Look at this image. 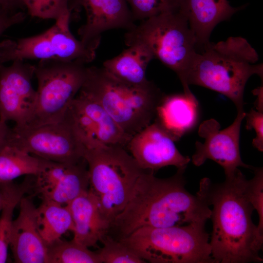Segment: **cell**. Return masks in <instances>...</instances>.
I'll return each mask as SVG.
<instances>
[{"label": "cell", "mask_w": 263, "mask_h": 263, "mask_svg": "<svg viewBox=\"0 0 263 263\" xmlns=\"http://www.w3.org/2000/svg\"><path fill=\"white\" fill-rule=\"evenodd\" d=\"M87 64L81 60H39L35 65L36 106L24 126L35 127L61 120L85 80Z\"/></svg>", "instance_id": "obj_8"}, {"label": "cell", "mask_w": 263, "mask_h": 263, "mask_svg": "<svg viewBox=\"0 0 263 263\" xmlns=\"http://www.w3.org/2000/svg\"><path fill=\"white\" fill-rule=\"evenodd\" d=\"M16 0L20 4H22V5H23L25 7V5L24 4V3H23L22 0Z\"/></svg>", "instance_id": "obj_36"}, {"label": "cell", "mask_w": 263, "mask_h": 263, "mask_svg": "<svg viewBox=\"0 0 263 263\" xmlns=\"http://www.w3.org/2000/svg\"><path fill=\"white\" fill-rule=\"evenodd\" d=\"M35 65L16 60L0 66V120L25 125L36 104L37 91L32 84Z\"/></svg>", "instance_id": "obj_12"}, {"label": "cell", "mask_w": 263, "mask_h": 263, "mask_svg": "<svg viewBox=\"0 0 263 263\" xmlns=\"http://www.w3.org/2000/svg\"><path fill=\"white\" fill-rule=\"evenodd\" d=\"M186 169H178L167 178L143 171L125 207L111 224L110 229L120 236L118 240L143 227L178 226L210 219V207L186 190Z\"/></svg>", "instance_id": "obj_2"}, {"label": "cell", "mask_w": 263, "mask_h": 263, "mask_svg": "<svg viewBox=\"0 0 263 263\" xmlns=\"http://www.w3.org/2000/svg\"><path fill=\"white\" fill-rule=\"evenodd\" d=\"M37 222L39 234L46 246L59 240L68 231H73L74 224L68 206L42 200L37 207Z\"/></svg>", "instance_id": "obj_22"}, {"label": "cell", "mask_w": 263, "mask_h": 263, "mask_svg": "<svg viewBox=\"0 0 263 263\" xmlns=\"http://www.w3.org/2000/svg\"><path fill=\"white\" fill-rule=\"evenodd\" d=\"M258 60L257 52L243 37L209 41L198 49L187 83L220 93L233 102L237 111H243L247 80L254 75L263 79V65Z\"/></svg>", "instance_id": "obj_3"}, {"label": "cell", "mask_w": 263, "mask_h": 263, "mask_svg": "<svg viewBox=\"0 0 263 263\" xmlns=\"http://www.w3.org/2000/svg\"><path fill=\"white\" fill-rule=\"evenodd\" d=\"M101 242L103 247L97 251L101 263H146L118 240L106 235Z\"/></svg>", "instance_id": "obj_27"}, {"label": "cell", "mask_w": 263, "mask_h": 263, "mask_svg": "<svg viewBox=\"0 0 263 263\" xmlns=\"http://www.w3.org/2000/svg\"><path fill=\"white\" fill-rule=\"evenodd\" d=\"M127 46H145L154 58L173 71L183 87L191 93L187 77L196 54L197 42L188 20L179 8L142 21L125 35Z\"/></svg>", "instance_id": "obj_5"}, {"label": "cell", "mask_w": 263, "mask_h": 263, "mask_svg": "<svg viewBox=\"0 0 263 263\" xmlns=\"http://www.w3.org/2000/svg\"><path fill=\"white\" fill-rule=\"evenodd\" d=\"M27 182L18 187L13 182L0 183L3 203L0 216V263L7 259L15 208L27 190Z\"/></svg>", "instance_id": "obj_24"}, {"label": "cell", "mask_w": 263, "mask_h": 263, "mask_svg": "<svg viewBox=\"0 0 263 263\" xmlns=\"http://www.w3.org/2000/svg\"><path fill=\"white\" fill-rule=\"evenodd\" d=\"M119 55L104 61L103 68L110 74L125 83L144 86L150 83L146 71L150 62L154 59L143 45L133 43Z\"/></svg>", "instance_id": "obj_21"}, {"label": "cell", "mask_w": 263, "mask_h": 263, "mask_svg": "<svg viewBox=\"0 0 263 263\" xmlns=\"http://www.w3.org/2000/svg\"><path fill=\"white\" fill-rule=\"evenodd\" d=\"M245 114L244 110L237 111L233 123L222 130L215 119L202 122L198 134L205 141L196 142L195 152L191 158L192 163L199 167L206 160H212L223 168L225 177L232 176L239 167L252 170L253 167L242 161L240 152L241 126Z\"/></svg>", "instance_id": "obj_11"}, {"label": "cell", "mask_w": 263, "mask_h": 263, "mask_svg": "<svg viewBox=\"0 0 263 263\" xmlns=\"http://www.w3.org/2000/svg\"><path fill=\"white\" fill-rule=\"evenodd\" d=\"M132 18L143 21L179 8L181 0H126Z\"/></svg>", "instance_id": "obj_28"}, {"label": "cell", "mask_w": 263, "mask_h": 263, "mask_svg": "<svg viewBox=\"0 0 263 263\" xmlns=\"http://www.w3.org/2000/svg\"><path fill=\"white\" fill-rule=\"evenodd\" d=\"M175 141L155 121L133 135L127 147L143 170L154 172L169 166L187 168L191 159L182 155Z\"/></svg>", "instance_id": "obj_15"}, {"label": "cell", "mask_w": 263, "mask_h": 263, "mask_svg": "<svg viewBox=\"0 0 263 263\" xmlns=\"http://www.w3.org/2000/svg\"><path fill=\"white\" fill-rule=\"evenodd\" d=\"M199 118V103L193 94L164 95L158 103L154 120L175 141L191 130Z\"/></svg>", "instance_id": "obj_19"}, {"label": "cell", "mask_w": 263, "mask_h": 263, "mask_svg": "<svg viewBox=\"0 0 263 263\" xmlns=\"http://www.w3.org/2000/svg\"><path fill=\"white\" fill-rule=\"evenodd\" d=\"M25 7L15 0H0V16L12 14Z\"/></svg>", "instance_id": "obj_32"}, {"label": "cell", "mask_w": 263, "mask_h": 263, "mask_svg": "<svg viewBox=\"0 0 263 263\" xmlns=\"http://www.w3.org/2000/svg\"><path fill=\"white\" fill-rule=\"evenodd\" d=\"M254 177L247 180L246 192L247 197L259 217L258 229L263 235V168L253 167Z\"/></svg>", "instance_id": "obj_29"}, {"label": "cell", "mask_w": 263, "mask_h": 263, "mask_svg": "<svg viewBox=\"0 0 263 263\" xmlns=\"http://www.w3.org/2000/svg\"><path fill=\"white\" fill-rule=\"evenodd\" d=\"M70 20H58L43 33L0 42V65L16 60H81L87 64L96 50L77 39L71 33Z\"/></svg>", "instance_id": "obj_9"}, {"label": "cell", "mask_w": 263, "mask_h": 263, "mask_svg": "<svg viewBox=\"0 0 263 263\" xmlns=\"http://www.w3.org/2000/svg\"><path fill=\"white\" fill-rule=\"evenodd\" d=\"M48 161L8 144L0 152V183L23 175H36Z\"/></svg>", "instance_id": "obj_23"}, {"label": "cell", "mask_w": 263, "mask_h": 263, "mask_svg": "<svg viewBox=\"0 0 263 263\" xmlns=\"http://www.w3.org/2000/svg\"><path fill=\"white\" fill-rule=\"evenodd\" d=\"M47 263H101L97 251L72 239L59 240L47 246Z\"/></svg>", "instance_id": "obj_25"}, {"label": "cell", "mask_w": 263, "mask_h": 263, "mask_svg": "<svg viewBox=\"0 0 263 263\" xmlns=\"http://www.w3.org/2000/svg\"><path fill=\"white\" fill-rule=\"evenodd\" d=\"M254 94L257 95L255 106L257 111L263 112V87H261L253 91Z\"/></svg>", "instance_id": "obj_34"}, {"label": "cell", "mask_w": 263, "mask_h": 263, "mask_svg": "<svg viewBox=\"0 0 263 263\" xmlns=\"http://www.w3.org/2000/svg\"><path fill=\"white\" fill-rule=\"evenodd\" d=\"M67 206L74 224L73 239L89 248L97 247L111 224L103 215L96 195L89 188Z\"/></svg>", "instance_id": "obj_18"}, {"label": "cell", "mask_w": 263, "mask_h": 263, "mask_svg": "<svg viewBox=\"0 0 263 263\" xmlns=\"http://www.w3.org/2000/svg\"><path fill=\"white\" fill-rule=\"evenodd\" d=\"M90 188L97 196L102 213L111 224L125 207L144 170L125 148L101 145L86 149Z\"/></svg>", "instance_id": "obj_6"}, {"label": "cell", "mask_w": 263, "mask_h": 263, "mask_svg": "<svg viewBox=\"0 0 263 263\" xmlns=\"http://www.w3.org/2000/svg\"><path fill=\"white\" fill-rule=\"evenodd\" d=\"M3 203V193H2L1 189L0 187V213L2 207Z\"/></svg>", "instance_id": "obj_35"}, {"label": "cell", "mask_w": 263, "mask_h": 263, "mask_svg": "<svg viewBox=\"0 0 263 263\" xmlns=\"http://www.w3.org/2000/svg\"><path fill=\"white\" fill-rule=\"evenodd\" d=\"M29 15L56 21L70 19L69 0H22Z\"/></svg>", "instance_id": "obj_26"}, {"label": "cell", "mask_w": 263, "mask_h": 263, "mask_svg": "<svg viewBox=\"0 0 263 263\" xmlns=\"http://www.w3.org/2000/svg\"><path fill=\"white\" fill-rule=\"evenodd\" d=\"M246 129H253L256 132V137L253 139V146L259 151H263V112L251 109L246 113Z\"/></svg>", "instance_id": "obj_30"}, {"label": "cell", "mask_w": 263, "mask_h": 263, "mask_svg": "<svg viewBox=\"0 0 263 263\" xmlns=\"http://www.w3.org/2000/svg\"></svg>", "instance_id": "obj_37"}, {"label": "cell", "mask_w": 263, "mask_h": 263, "mask_svg": "<svg viewBox=\"0 0 263 263\" xmlns=\"http://www.w3.org/2000/svg\"><path fill=\"white\" fill-rule=\"evenodd\" d=\"M247 179L238 169L222 183L202 178L197 195L212 206L209 239L214 263H261L263 235L252 220L254 210L246 192Z\"/></svg>", "instance_id": "obj_1"}, {"label": "cell", "mask_w": 263, "mask_h": 263, "mask_svg": "<svg viewBox=\"0 0 263 263\" xmlns=\"http://www.w3.org/2000/svg\"><path fill=\"white\" fill-rule=\"evenodd\" d=\"M241 8L232 7L227 0H181L179 6L195 36L198 49L210 41V35L218 23L229 19Z\"/></svg>", "instance_id": "obj_20"}, {"label": "cell", "mask_w": 263, "mask_h": 263, "mask_svg": "<svg viewBox=\"0 0 263 263\" xmlns=\"http://www.w3.org/2000/svg\"><path fill=\"white\" fill-rule=\"evenodd\" d=\"M8 144L42 159L59 163L78 162L84 159L86 150L67 112L56 122L35 127L14 126Z\"/></svg>", "instance_id": "obj_10"}, {"label": "cell", "mask_w": 263, "mask_h": 263, "mask_svg": "<svg viewBox=\"0 0 263 263\" xmlns=\"http://www.w3.org/2000/svg\"><path fill=\"white\" fill-rule=\"evenodd\" d=\"M11 133V128L7 122L0 120V152L8 143Z\"/></svg>", "instance_id": "obj_33"}, {"label": "cell", "mask_w": 263, "mask_h": 263, "mask_svg": "<svg viewBox=\"0 0 263 263\" xmlns=\"http://www.w3.org/2000/svg\"><path fill=\"white\" fill-rule=\"evenodd\" d=\"M83 7L86 21L78 30L80 40L95 50L102 33L113 29L129 30L136 25L126 0H70L69 8Z\"/></svg>", "instance_id": "obj_16"}, {"label": "cell", "mask_w": 263, "mask_h": 263, "mask_svg": "<svg viewBox=\"0 0 263 263\" xmlns=\"http://www.w3.org/2000/svg\"><path fill=\"white\" fill-rule=\"evenodd\" d=\"M67 113L86 149L101 145L125 148L131 137L97 102L78 93Z\"/></svg>", "instance_id": "obj_13"}, {"label": "cell", "mask_w": 263, "mask_h": 263, "mask_svg": "<svg viewBox=\"0 0 263 263\" xmlns=\"http://www.w3.org/2000/svg\"><path fill=\"white\" fill-rule=\"evenodd\" d=\"M206 223L166 227H143L119 239L151 263H214Z\"/></svg>", "instance_id": "obj_7"}, {"label": "cell", "mask_w": 263, "mask_h": 263, "mask_svg": "<svg viewBox=\"0 0 263 263\" xmlns=\"http://www.w3.org/2000/svg\"><path fill=\"white\" fill-rule=\"evenodd\" d=\"M25 18L26 14L21 11L0 16V36L9 28L22 22Z\"/></svg>", "instance_id": "obj_31"}, {"label": "cell", "mask_w": 263, "mask_h": 263, "mask_svg": "<svg viewBox=\"0 0 263 263\" xmlns=\"http://www.w3.org/2000/svg\"><path fill=\"white\" fill-rule=\"evenodd\" d=\"M79 93L100 105L131 136L154 120L156 107L164 95L153 83L135 86L123 82L103 67H88Z\"/></svg>", "instance_id": "obj_4"}, {"label": "cell", "mask_w": 263, "mask_h": 263, "mask_svg": "<svg viewBox=\"0 0 263 263\" xmlns=\"http://www.w3.org/2000/svg\"><path fill=\"white\" fill-rule=\"evenodd\" d=\"M30 185L41 200L68 205L87 190L90 183L85 159L75 163L49 161L36 175H29Z\"/></svg>", "instance_id": "obj_14"}, {"label": "cell", "mask_w": 263, "mask_h": 263, "mask_svg": "<svg viewBox=\"0 0 263 263\" xmlns=\"http://www.w3.org/2000/svg\"><path fill=\"white\" fill-rule=\"evenodd\" d=\"M18 216L13 220L9 247L15 263H47V246L37 222V207L29 197L21 198Z\"/></svg>", "instance_id": "obj_17"}]
</instances>
